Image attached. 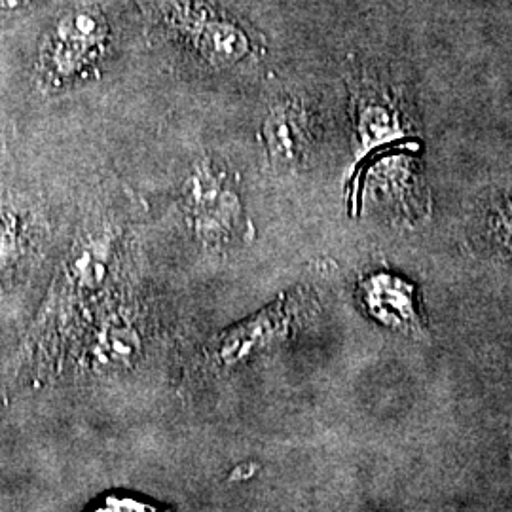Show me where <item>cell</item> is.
Segmentation results:
<instances>
[{
  "instance_id": "obj_1",
  "label": "cell",
  "mask_w": 512,
  "mask_h": 512,
  "mask_svg": "<svg viewBox=\"0 0 512 512\" xmlns=\"http://www.w3.org/2000/svg\"><path fill=\"white\" fill-rule=\"evenodd\" d=\"M167 21L211 63H234L249 52V38L232 19L188 0H167Z\"/></svg>"
},
{
  "instance_id": "obj_2",
  "label": "cell",
  "mask_w": 512,
  "mask_h": 512,
  "mask_svg": "<svg viewBox=\"0 0 512 512\" xmlns=\"http://www.w3.org/2000/svg\"><path fill=\"white\" fill-rule=\"evenodd\" d=\"M107 25L95 10L71 12L59 21L44 48V61L55 76L69 78L86 69L105 46Z\"/></svg>"
},
{
  "instance_id": "obj_3",
  "label": "cell",
  "mask_w": 512,
  "mask_h": 512,
  "mask_svg": "<svg viewBox=\"0 0 512 512\" xmlns=\"http://www.w3.org/2000/svg\"><path fill=\"white\" fill-rule=\"evenodd\" d=\"M368 304L378 319L385 321L393 327L410 329L418 325V317L414 311L412 291L408 285L401 283L399 279L380 275L378 279H372L366 289Z\"/></svg>"
},
{
  "instance_id": "obj_4",
  "label": "cell",
  "mask_w": 512,
  "mask_h": 512,
  "mask_svg": "<svg viewBox=\"0 0 512 512\" xmlns=\"http://www.w3.org/2000/svg\"><path fill=\"white\" fill-rule=\"evenodd\" d=\"M296 118L289 110H277L266 126L268 133V147L275 158H291L294 150L298 148V128Z\"/></svg>"
},
{
  "instance_id": "obj_5",
  "label": "cell",
  "mask_w": 512,
  "mask_h": 512,
  "mask_svg": "<svg viewBox=\"0 0 512 512\" xmlns=\"http://www.w3.org/2000/svg\"><path fill=\"white\" fill-rule=\"evenodd\" d=\"M501 228H503V238H505L507 245L512 249V207L509 209V213H505V215H503Z\"/></svg>"
},
{
  "instance_id": "obj_6",
  "label": "cell",
  "mask_w": 512,
  "mask_h": 512,
  "mask_svg": "<svg viewBox=\"0 0 512 512\" xmlns=\"http://www.w3.org/2000/svg\"><path fill=\"white\" fill-rule=\"evenodd\" d=\"M21 2H27V0H0L2 6H18Z\"/></svg>"
}]
</instances>
